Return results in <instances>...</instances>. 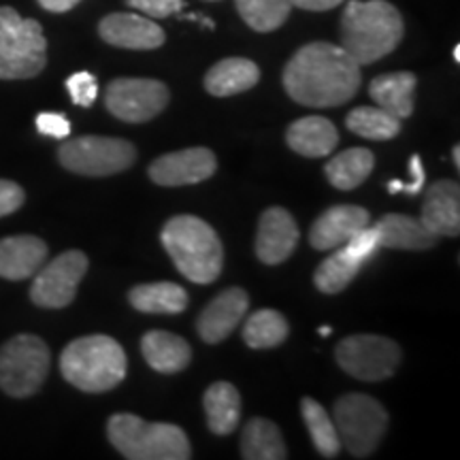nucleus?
Segmentation results:
<instances>
[{"instance_id":"f257e3e1","label":"nucleus","mask_w":460,"mask_h":460,"mask_svg":"<svg viewBox=\"0 0 460 460\" xmlns=\"http://www.w3.org/2000/svg\"><path fill=\"white\" fill-rule=\"evenodd\" d=\"M360 65L341 45L307 43L284 68V88L298 105L326 109L352 101L360 88Z\"/></svg>"},{"instance_id":"f03ea898","label":"nucleus","mask_w":460,"mask_h":460,"mask_svg":"<svg viewBox=\"0 0 460 460\" xmlns=\"http://www.w3.org/2000/svg\"><path fill=\"white\" fill-rule=\"evenodd\" d=\"M402 32V17L388 0H349L341 15V48L360 66L393 54Z\"/></svg>"},{"instance_id":"7ed1b4c3","label":"nucleus","mask_w":460,"mask_h":460,"mask_svg":"<svg viewBox=\"0 0 460 460\" xmlns=\"http://www.w3.org/2000/svg\"><path fill=\"white\" fill-rule=\"evenodd\" d=\"M164 250L183 278L194 284H211L220 278L224 247L216 230L197 216H177L160 233Z\"/></svg>"},{"instance_id":"20e7f679","label":"nucleus","mask_w":460,"mask_h":460,"mask_svg":"<svg viewBox=\"0 0 460 460\" xmlns=\"http://www.w3.org/2000/svg\"><path fill=\"white\" fill-rule=\"evenodd\" d=\"M60 371L68 384L84 393H107L126 377V354L122 345L107 335L75 339L60 356Z\"/></svg>"},{"instance_id":"39448f33","label":"nucleus","mask_w":460,"mask_h":460,"mask_svg":"<svg viewBox=\"0 0 460 460\" xmlns=\"http://www.w3.org/2000/svg\"><path fill=\"white\" fill-rule=\"evenodd\" d=\"M107 437L128 460H188L192 447L175 424L146 422L135 413H115L107 422Z\"/></svg>"},{"instance_id":"423d86ee","label":"nucleus","mask_w":460,"mask_h":460,"mask_svg":"<svg viewBox=\"0 0 460 460\" xmlns=\"http://www.w3.org/2000/svg\"><path fill=\"white\" fill-rule=\"evenodd\" d=\"M48 66V39L37 20L0 7V79H31Z\"/></svg>"},{"instance_id":"0eeeda50","label":"nucleus","mask_w":460,"mask_h":460,"mask_svg":"<svg viewBox=\"0 0 460 460\" xmlns=\"http://www.w3.org/2000/svg\"><path fill=\"white\" fill-rule=\"evenodd\" d=\"M339 441L354 458H367L377 450L388 427V413L373 396L352 393L337 401L332 413Z\"/></svg>"},{"instance_id":"6e6552de","label":"nucleus","mask_w":460,"mask_h":460,"mask_svg":"<svg viewBox=\"0 0 460 460\" xmlns=\"http://www.w3.org/2000/svg\"><path fill=\"white\" fill-rule=\"evenodd\" d=\"M49 348L37 335H17L0 348V388L13 399L39 393L49 373Z\"/></svg>"},{"instance_id":"1a4fd4ad","label":"nucleus","mask_w":460,"mask_h":460,"mask_svg":"<svg viewBox=\"0 0 460 460\" xmlns=\"http://www.w3.org/2000/svg\"><path fill=\"white\" fill-rule=\"evenodd\" d=\"M58 160L66 171L85 177H109L130 169L137 149L130 141L115 137H77L58 149Z\"/></svg>"},{"instance_id":"9d476101","label":"nucleus","mask_w":460,"mask_h":460,"mask_svg":"<svg viewBox=\"0 0 460 460\" xmlns=\"http://www.w3.org/2000/svg\"><path fill=\"white\" fill-rule=\"evenodd\" d=\"M339 367L362 382H382L394 376L401 362V348L393 339L379 335L345 337L335 349Z\"/></svg>"},{"instance_id":"9b49d317","label":"nucleus","mask_w":460,"mask_h":460,"mask_svg":"<svg viewBox=\"0 0 460 460\" xmlns=\"http://www.w3.org/2000/svg\"><path fill=\"white\" fill-rule=\"evenodd\" d=\"M169 88L156 79L119 77L107 85L105 107L118 119L143 124L160 115L169 105Z\"/></svg>"},{"instance_id":"f8f14e48","label":"nucleus","mask_w":460,"mask_h":460,"mask_svg":"<svg viewBox=\"0 0 460 460\" xmlns=\"http://www.w3.org/2000/svg\"><path fill=\"white\" fill-rule=\"evenodd\" d=\"M88 256L79 250H71L54 258L49 264L34 273L31 298L43 309H62L73 303L79 281L88 271Z\"/></svg>"},{"instance_id":"ddd939ff","label":"nucleus","mask_w":460,"mask_h":460,"mask_svg":"<svg viewBox=\"0 0 460 460\" xmlns=\"http://www.w3.org/2000/svg\"><path fill=\"white\" fill-rule=\"evenodd\" d=\"M216 171L217 160L211 149L190 147L154 160L152 166H149V177L158 186L177 188L209 180Z\"/></svg>"},{"instance_id":"4468645a","label":"nucleus","mask_w":460,"mask_h":460,"mask_svg":"<svg viewBox=\"0 0 460 460\" xmlns=\"http://www.w3.org/2000/svg\"><path fill=\"white\" fill-rule=\"evenodd\" d=\"M101 39L113 48L122 49H158L164 45L166 34L147 15L111 13L102 17L99 24Z\"/></svg>"},{"instance_id":"2eb2a0df","label":"nucleus","mask_w":460,"mask_h":460,"mask_svg":"<svg viewBox=\"0 0 460 460\" xmlns=\"http://www.w3.org/2000/svg\"><path fill=\"white\" fill-rule=\"evenodd\" d=\"M298 243V226L290 211L271 207L261 216L256 234V254L264 264H281Z\"/></svg>"},{"instance_id":"dca6fc26","label":"nucleus","mask_w":460,"mask_h":460,"mask_svg":"<svg viewBox=\"0 0 460 460\" xmlns=\"http://www.w3.org/2000/svg\"><path fill=\"white\" fill-rule=\"evenodd\" d=\"M250 307V296L243 288L222 290L200 314L197 331L205 343H220L239 326Z\"/></svg>"},{"instance_id":"f3484780","label":"nucleus","mask_w":460,"mask_h":460,"mask_svg":"<svg viewBox=\"0 0 460 460\" xmlns=\"http://www.w3.org/2000/svg\"><path fill=\"white\" fill-rule=\"evenodd\" d=\"M369 226V211L356 205H337L326 209L309 230V243L315 250L329 252L341 247L358 230Z\"/></svg>"},{"instance_id":"a211bd4d","label":"nucleus","mask_w":460,"mask_h":460,"mask_svg":"<svg viewBox=\"0 0 460 460\" xmlns=\"http://www.w3.org/2000/svg\"><path fill=\"white\" fill-rule=\"evenodd\" d=\"M420 222L437 237H458L460 233V188L456 181L441 180L427 190Z\"/></svg>"},{"instance_id":"6ab92c4d","label":"nucleus","mask_w":460,"mask_h":460,"mask_svg":"<svg viewBox=\"0 0 460 460\" xmlns=\"http://www.w3.org/2000/svg\"><path fill=\"white\" fill-rule=\"evenodd\" d=\"M48 258V245L32 234L0 239V278L20 281L32 278Z\"/></svg>"},{"instance_id":"aec40b11","label":"nucleus","mask_w":460,"mask_h":460,"mask_svg":"<svg viewBox=\"0 0 460 460\" xmlns=\"http://www.w3.org/2000/svg\"><path fill=\"white\" fill-rule=\"evenodd\" d=\"M286 141L292 152L301 154L305 158H324L337 147L339 132L331 119L309 115V118H301L290 124Z\"/></svg>"},{"instance_id":"412c9836","label":"nucleus","mask_w":460,"mask_h":460,"mask_svg":"<svg viewBox=\"0 0 460 460\" xmlns=\"http://www.w3.org/2000/svg\"><path fill=\"white\" fill-rule=\"evenodd\" d=\"M261 82V68L247 58H224L207 71L205 90L214 96H234Z\"/></svg>"},{"instance_id":"4be33fe9","label":"nucleus","mask_w":460,"mask_h":460,"mask_svg":"<svg viewBox=\"0 0 460 460\" xmlns=\"http://www.w3.org/2000/svg\"><path fill=\"white\" fill-rule=\"evenodd\" d=\"M377 241L379 247H390V250H413L422 252L430 250L437 243V234L424 226L420 220L410 216L388 214L377 222Z\"/></svg>"},{"instance_id":"5701e85b","label":"nucleus","mask_w":460,"mask_h":460,"mask_svg":"<svg viewBox=\"0 0 460 460\" xmlns=\"http://www.w3.org/2000/svg\"><path fill=\"white\" fill-rule=\"evenodd\" d=\"M141 352L147 365L158 373H180L192 360V348L186 339L166 331L146 332L141 339Z\"/></svg>"},{"instance_id":"b1692460","label":"nucleus","mask_w":460,"mask_h":460,"mask_svg":"<svg viewBox=\"0 0 460 460\" xmlns=\"http://www.w3.org/2000/svg\"><path fill=\"white\" fill-rule=\"evenodd\" d=\"M418 79L410 71L379 75L369 85L371 99L401 122L413 113V94H416Z\"/></svg>"},{"instance_id":"393cba45","label":"nucleus","mask_w":460,"mask_h":460,"mask_svg":"<svg viewBox=\"0 0 460 460\" xmlns=\"http://www.w3.org/2000/svg\"><path fill=\"white\" fill-rule=\"evenodd\" d=\"M207 427L214 435H230L239 427L241 396L239 390L228 382H216L203 396Z\"/></svg>"},{"instance_id":"a878e982","label":"nucleus","mask_w":460,"mask_h":460,"mask_svg":"<svg viewBox=\"0 0 460 460\" xmlns=\"http://www.w3.org/2000/svg\"><path fill=\"white\" fill-rule=\"evenodd\" d=\"M241 456L245 460H284L288 452L278 424L267 418L250 420L241 435Z\"/></svg>"},{"instance_id":"bb28decb","label":"nucleus","mask_w":460,"mask_h":460,"mask_svg":"<svg viewBox=\"0 0 460 460\" xmlns=\"http://www.w3.org/2000/svg\"><path fill=\"white\" fill-rule=\"evenodd\" d=\"M128 301L143 314H181L188 307V292L172 281H156L132 288Z\"/></svg>"},{"instance_id":"cd10ccee","label":"nucleus","mask_w":460,"mask_h":460,"mask_svg":"<svg viewBox=\"0 0 460 460\" xmlns=\"http://www.w3.org/2000/svg\"><path fill=\"white\" fill-rule=\"evenodd\" d=\"M376 156L367 147L345 149L326 164V177L337 190L358 188L371 175Z\"/></svg>"},{"instance_id":"c85d7f7f","label":"nucleus","mask_w":460,"mask_h":460,"mask_svg":"<svg viewBox=\"0 0 460 460\" xmlns=\"http://www.w3.org/2000/svg\"><path fill=\"white\" fill-rule=\"evenodd\" d=\"M362 264H365V261H360L358 256L352 254V252L348 250V245L339 247V250L335 247L332 256L326 258V261L318 267V271H315V286H318V290L324 292V295H339V292H343L345 288L349 286V281L358 275Z\"/></svg>"},{"instance_id":"c756f323","label":"nucleus","mask_w":460,"mask_h":460,"mask_svg":"<svg viewBox=\"0 0 460 460\" xmlns=\"http://www.w3.org/2000/svg\"><path fill=\"white\" fill-rule=\"evenodd\" d=\"M345 126L369 141H390L401 132V119L382 107H356L345 118Z\"/></svg>"},{"instance_id":"7c9ffc66","label":"nucleus","mask_w":460,"mask_h":460,"mask_svg":"<svg viewBox=\"0 0 460 460\" xmlns=\"http://www.w3.org/2000/svg\"><path fill=\"white\" fill-rule=\"evenodd\" d=\"M288 322L275 309H261L252 314L243 326V341L252 349H271L278 348L288 339Z\"/></svg>"},{"instance_id":"2f4dec72","label":"nucleus","mask_w":460,"mask_h":460,"mask_svg":"<svg viewBox=\"0 0 460 460\" xmlns=\"http://www.w3.org/2000/svg\"><path fill=\"white\" fill-rule=\"evenodd\" d=\"M301 411L305 424H307L309 435H312L315 452H320V456L324 458L339 456V452H341V441H339L335 422H332L329 411L314 399H303Z\"/></svg>"},{"instance_id":"473e14b6","label":"nucleus","mask_w":460,"mask_h":460,"mask_svg":"<svg viewBox=\"0 0 460 460\" xmlns=\"http://www.w3.org/2000/svg\"><path fill=\"white\" fill-rule=\"evenodd\" d=\"M239 15L256 32H273L284 26L292 11L290 0H234Z\"/></svg>"},{"instance_id":"72a5a7b5","label":"nucleus","mask_w":460,"mask_h":460,"mask_svg":"<svg viewBox=\"0 0 460 460\" xmlns=\"http://www.w3.org/2000/svg\"><path fill=\"white\" fill-rule=\"evenodd\" d=\"M66 90L71 94V101L77 107H92L96 96H99V84L96 77L88 71L75 73L66 79Z\"/></svg>"},{"instance_id":"f704fd0d","label":"nucleus","mask_w":460,"mask_h":460,"mask_svg":"<svg viewBox=\"0 0 460 460\" xmlns=\"http://www.w3.org/2000/svg\"><path fill=\"white\" fill-rule=\"evenodd\" d=\"M345 245H348V250L352 252V254H356V256L360 258V261L367 262L379 250V241H377L376 226H373V228L365 226L362 230H358V233H356L354 237L349 239Z\"/></svg>"},{"instance_id":"c9c22d12","label":"nucleus","mask_w":460,"mask_h":460,"mask_svg":"<svg viewBox=\"0 0 460 460\" xmlns=\"http://www.w3.org/2000/svg\"><path fill=\"white\" fill-rule=\"evenodd\" d=\"M37 128L41 135L51 137V139H66L71 135V122L62 113H39Z\"/></svg>"},{"instance_id":"e433bc0d","label":"nucleus","mask_w":460,"mask_h":460,"mask_svg":"<svg viewBox=\"0 0 460 460\" xmlns=\"http://www.w3.org/2000/svg\"><path fill=\"white\" fill-rule=\"evenodd\" d=\"M128 4L154 20H164L181 9L183 0H128Z\"/></svg>"},{"instance_id":"4c0bfd02","label":"nucleus","mask_w":460,"mask_h":460,"mask_svg":"<svg viewBox=\"0 0 460 460\" xmlns=\"http://www.w3.org/2000/svg\"><path fill=\"white\" fill-rule=\"evenodd\" d=\"M24 200L26 194L22 186H17L15 181L0 180V217L13 214V211H17L24 205Z\"/></svg>"},{"instance_id":"58836bf2","label":"nucleus","mask_w":460,"mask_h":460,"mask_svg":"<svg viewBox=\"0 0 460 460\" xmlns=\"http://www.w3.org/2000/svg\"><path fill=\"white\" fill-rule=\"evenodd\" d=\"M410 171H411V183H402L399 180H393L388 183V192L396 194V192H407L411 197L422 192L424 186V169H422V160H420L418 154H413L410 160Z\"/></svg>"},{"instance_id":"ea45409f","label":"nucleus","mask_w":460,"mask_h":460,"mask_svg":"<svg viewBox=\"0 0 460 460\" xmlns=\"http://www.w3.org/2000/svg\"><path fill=\"white\" fill-rule=\"evenodd\" d=\"M292 7L305 9V11H329L341 4L343 0H290Z\"/></svg>"},{"instance_id":"a19ab883","label":"nucleus","mask_w":460,"mask_h":460,"mask_svg":"<svg viewBox=\"0 0 460 460\" xmlns=\"http://www.w3.org/2000/svg\"><path fill=\"white\" fill-rule=\"evenodd\" d=\"M82 0H39V4L45 11H51V13H66V11H71Z\"/></svg>"},{"instance_id":"79ce46f5","label":"nucleus","mask_w":460,"mask_h":460,"mask_svg":"<svg viewBox=\"0 0 460 460\" xmlns=\"http://www.w3.org/2000/svg\"><path fill=\"white\" fill-rule=\"evenodd\" d=\"M452 158H454V164H456V169H460V147L458 146H454Z\"/></svg>"},{"instance_id":"37998d69","label":"nucleus","mask_w":460,"mask_h":460,"mask_svg":"<svg viewBox=\"0 0 460 460\" xmlns=\"http://www.w3.org/2000/svg\"><path fill=\"white\" fill-rule=\"evenodd\" d=\"M320 335H322V337H329V335H331V326H322Z\"/></svg>"},{"instance_id":"c03bdc74","label":"nucleus","mask_w":460,"mask_h":460,"mask_svg":"<svg viewBox=\"0 0 460 460\" xmlns=\"http://www.w3.org/2000/svg\"><path fill=\"white\" fill-rule=\"evenodd\" d=\"M454 60L460 62V45H456V48H454Z\"/></svg>"}]
</instances>
